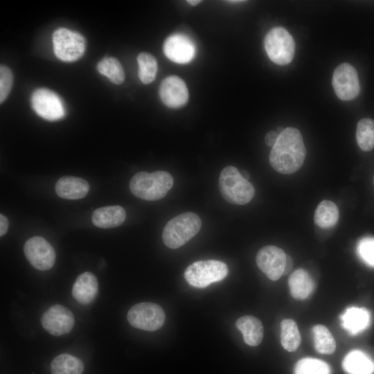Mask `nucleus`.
I'll return each mask as SVG.
<instances>
[{
	"label": "nucleus",
	"instance_id": "412c9836",
	"mask_svg": "<svg viewBox=\"0 0 374 374\" xmlns=\"http://www.w3.org/2000/svg\"><path fill=\"white\" fill-rule=\"evenodd\" d=\"M236 327L243 335L244 342L251 346L259 345L263 338V326L261 321L255 317L246 315L239 318Z\"/></svg>",
	"mask_w": 374,
	"mask_h": 374
},
{
	"label": "nucleus",
	"instance_id": "c9c22d12",
	"mask_svg": "<svg viewBox=\"0 0 374 374\" xmlns=\"http://www.w3.org/2000/svg\"><path fill=\"white\" fill-rule=\"evenodd\" d=\"M202 1L200 0H187V3L190 4V6H197Z\"/></svg>",
	"mask_w": 374,
	"mask_h": 374
},
{
	"label": "nucleus",
	"instance_id": "a878e982",
	"mask_svg": "<svg viewBox=\"0 0 374 374\" xmlns=\"http://www.w3.org/2000/svg\"><path fill=\"white\" fill-rule=\"evenodd\" d=\"M314 346L316 350L321 354H332L336 348L335 340L324 326L318 324L312 328Z\"/></svg>",
	"mask_w": 374,
	"mask_h": 374
},
{
	"label": "nucleus",
	"instance_id": "f8f14e48",
	"mask_svg": "<svg viewBox=\"0 0 374 374\" xmlns=\"http://www.w3.org/2000/svg\"><path fill=\"white\" fill-rule=\"evenodd\" d=\"M258 268L271 280H276L283 274L286 263L284 251L273 245L262 247L256 257Z\"/></svg>",
	"mask_w": 374,
	"mask_h": 374
},
{
	"label": "nucleus",
	"instance_id": "aec40b11",
	"mask_svg": "<svg viewBox=\"0 0 374 374\" xmlns=\"http://www.w3.org/2000/svg\"><path fill=\"white\" fill-rule=\"evenodd\" d=\"M342 367L348 374H373L374 362L359 350L349 352L344 358Z\"/></svg>",
	"mask_w": 374,
	"mask_h": 374
},
{
	"label": "nucleus",
	"instance_id": "ddd939ff",
	"mask_svg": "<svg viewBox=\"0 0 374 374\" xmlns=\"http://www.w3.org/2000/svg\"><path fill=\"white\" fill-rule=\"evenodd\" d=\"M41 323L51 335L60 336L71 330L74 325V317L68 308L56 304L44 313Z\"/></svg>",
	"mask_w": 374,
	"mask_h": 374
},
{
	"label": "nucleus",
	"instance_id": "bb28decb",
	"mask_svg": "<svg viewBox=\"0 0 374 374\" xmlns=\"http://www.w3.org/2000/svg\"><path fill=\"white\" fill-rule=\"evenodd\" d=\"M356 139L359 147L365 152L374 147V120L369 118L361 119L357 126Z\"/></svg>",
	"mask_w": 374,
	"mask_h": 374
},
{
	"label": "nucleus",
	"instance_id": "39448f33",
	"mask_svg": "<svg viewBox=\"0 0 374 374\" xmlns=\"http://www.w3.org/2000/svg\"><path fill=\"white\" fill-rule=\"evenodd\" d=\"M228 272L226 265L215 260L197 261L190 265L184 272L186 281L192 286L204 288L211 283L224 279Z\"/></svg>",
	"mask_w": 374,
	"mask_h": 374
},
{
	"label": "nucleus",
	"instance_id": "6e6552de",
	"mask_svg": "<svg viewBox=\"0 0 374 374\" xmlns=\"http://www.w3.org/2000/svg\"><path fill=\"white\" fill-rule=\"evenodd\" d=\"M127 319L130 324L136 328L154 331L163 325L165 313L157 304L140 303L130 309Z\"/></svg>",
	"mask_w": 374,
	"mask_h": 374
},
{
	"label": "nucleus",
	"instance_id": "7ed1b4c3",
	"mask_svg": "<svg viewBox=\"0 0 374 374\" xmlns=\"http://www.w3.org/2000/svg\"><path fill=\"white\" fill-rule=\"evenodd\" d=\"M201 226V220L196 213H181L169 220L165 226L162 233L163 243L170 249H177L192 239Z\"/></svg>",
	"mask_w": 374,
	"mask_h": 374
},
{
	"label": "nucleus",
	"instance_id": "b1692460",
	"mask_svg": "<svg viewBox=\"0 0 374 374\" xmlns=\"http://www.w3.org/2000/svg\"><path fill=\"white\" fill-rule=\"evenodd\" d=\"M51 369L52 374H82L84 364L77 357L64 353L53 359Z\"/></svg>",
	"mask_w": 374,
	"mask_h": 374
},
{
	"label": "nucleus",
	"instance_id": "9b49d317",
	"mask_svg": "<svg viewBox=\"0 0 374 374\" xmlns=\"http://www.w3.org/2000/svg\"><path fill=\"white\" fill-rule=\"evenodd\" d=\"M27 260L37 269L44 271L55 264V252L51 244L44 238L34 236L28 239L24 247Z\"/></svg>",
	"mask_w": 374,
	"mask_h": 374
},
{
	"label": "nucleus",
	"instance_id": "6ab92c4d",
	"mask_svg": "<svg viewBox=\"0 0 374 374\" xmlns=\"http://www.w3.org/2000/svg\"><path fill=\"white\" fill-rule=\"evenodd\" d=\"M125 217V211L122 206H109L95 210L92 214L91 220L96 226L109 229L122 224Z\"/></svg>",
	"mask_w": 374,
	"mask_h": 374
},
{
	"label": "nucleus",
	"instance_id": "0eeeda50",
	"mask_svg": "<svg viewBox=\"0 0 374 374\" xmlns=\"http://www.w3.org/2000/svg\"><path fill=\"white\" fill-rule=\"evenodd\" d=\"M53 44L56 57L64 62L78 60L85 51V39L83 36L65 28L55 30Z\"/></svg>",
	"mask_w": 374,
	"mask_h": 374
},
{
	"label": "nucleus",
	"instance_id": "9d476101",
	"mask_svg": "<svg viewBox=\"0 0 374 374\" xmlns=\"http://www.w3.org/2000/svg\"><path fill=\"white\" fill-rule=\"evenodd\" d=\"M332 84L336 96L342 100H353L360 91L357 71L348 63L341 64L335 69Z\"/></svg>",
	"mask_w": 374,
	"mask_h": 374
},
{
	"label": "nucleus",
	"instance_id": "e433bc0d",
	"mask_svg": "<svg viewBox=\"0 0 374 374\" xmlns=\"http://www.w3.org/2000/svg\"><path fill=\"white\" fill-rule=\"evenodd\" d=\"M241 175L246 180L249 181V174L245 170H242V172H240Z\"/></svg>",
	"mask_w": 374,
	"mask_h": 374
},
{
	"label": "nucleus",
	"instance_id": "58836bf2",
	"mask_svg": "<svg viewBox=\"0 0 374 374\" xmlns=\"http://www.w3.org/2000/svg\"><path fill=\"white\" fill-rule=\"evenodd\" d=\"M226 2H229L231 3H238L240 2H244V1H226Z\"/></svg>",
	"mask_w": 374,
	"mask_h": 374
},
{
	"label": "nucleus",
	"instance_id": "4c0bfd02",
	"mask_svg": "<svg viewBox=\"0 0 374 374\" xmlns=\"http://www.w3.org/2000/svg\"><path fill=\"white\" fill-rule=\"evenodd\" d=\"M283 130L284 129L282 127H278L276 129V133L279 135L283 132Z\"/></svg>",
	"mask_w": 374,
	"mask_h": 374
},
{
	"label": "nucleus",
	"instance_id": "393cba45",
	"mask_svg": "<svg viewBox=\"0 0 374 374\" xmlns=\"http://www.w3.org/2000/svg\"><path fill=\"white\" fill-rule=\"evenodd\" d=\"M301 340L296 322L291 319H283L280 323V343L283 348L293 352L299 348Z\"/></svg>",
	"mask_w": 374,
	"mask_h": 374
},
{
	"label": "nucleus",
	"instance_id": "f257e3e1",
	"mask_svg": "<svg viewBox=\"0 0 374 374\" xmlns=\"http://www.w3.org/2000/svg\"><path fill=\"white\" fill-rule=\"evenodd\" d=\"M306 155L302 135L294 127H287L278 135L269 154V163L278 172L289 175L303 164Z\"/></svg>",
	"mask_w": 374,
	"mask_h": 374
},
{
	"label": "nucleus",
	"instance_id": "c756f323",
	"mask_svg": "<svg viewBox=\"0 0 374 374\" xmlns=\"http://www.w3.org/2000/svg\"><path fill=\"white\" fill-rule=\"evenodd\" d=\"M294 374H330V368L325 362L314 358H303L294 367Z\"/></svg>",
	"mask_w": 374,
	"mask_h": 374
},
{
	"label": "nucleus",
	"instance_id": "4be33fe9",
	"mask_svg": "<svg viewBox=\"0 0 374 374\" xmlns=\"http://www.w3.org/2000/svg\"><path fill=\"white\" fill-rule=\"evenodd\" d=\"M288 285L291 295L297 300L308 297L314 286L309 274L303 269H296L290 275Z\"/></svg>",
	"mask_w": 374,
	"mask_h": 374
},
{
	"label": "nucleus",
	"instance_id": "4468645a",
	"mask_svg": "<svg viewBox=\"0 0 374 374\" xmlns=\"http://www.w3.org/2000/svg\"><path fill=\"white\" fill-rule=\"evenodd\" d=\"M166 56L172 62L185 64L191 61L195 53V47L191 39L183 34L169 36L163 44Z\"/></svg>",
	"mask_w": 374,
	"mask_h": 374
},
{
	"label": "nucleus",
	"instance_id": "cd10ccee",
	"mask_svg": "<svg viewBox=\"0 0 374 374\" xmlns=\"http://www.w3.org/2000/svg\"><path fill=\"white\" fill-rule=\"evenodd\" d=\"M98 71L107 77L111 82L120 84L125 79L123 69L119 61L113 57H107L101 60L97 65Z\"/></svg>",
	"mask_w": 374,
	"mask_h": 374
},
{
	"label": "nucleus",
	"instance_id": "a211bd4d",
	"mask_svg": "<svg viewBox=\"0 0 374 374\" xmlns=\"http://www.w3.org/2000/svg\"><path fill=\"white\" fill-rule=\"evenodd\" d=\"M57 195L64 199L83 198L89 190L88 182L80 177L65 176L60 178L55 187Z\"/></svg>",
	"mask_w": 374,
	"mask_h": 374
},
{
	"label": "nucleus",
	"instance_id": "ea45409f",
	"mask_svg": "<svg viewBox=\"0 0 374 374\" xmlns=\"http://www.w3.org/2000/svg\"><path fill=\"white\" fill-rule=\"evenodd\" d=\"M373 186H374V176H373Z\"/></svg>",
	"mask_w": 374,
	"mask_h": 374
},
{
	"label": "nucleus",
	"instance_id": "473e14b6",
	"mask_svg": "<svg viewBox=\"0 0 374 374\" xmlns=\"http://www.w3.org/2000/svg\"><path fill=\"white\" fill-rule=\"evenodd\" d=\"M278 137V134L275 131H269L267 133L265 137V141L267 145L269 147H273Z\"/></svg>",
	"mask_w": 374,
	"mask_h": 374
},
{
	"label": "nucleus",
	"instance_id": "423d86ee",
	"mask_svg": "<svg viewBox=\"0 0 374 374\" xmlns=\"http://www.w3.org/2000/svg\"><path fill=\"white\" fill-rule=\"evenodd\" d=\"M264 44L269 59L275 64L285 65L292 62L295 43L285 28L280 26L271 28L265 37Z\"/></svg>",
	"mask_w": 374,
	"mask_h": 374
},
{
	"label": "nucleus",
	"instance_id": "72a5a7b5",
	"mask_svg": "<svg viewBox=\"0 0 374 374\" xmlns=\"http://www.w3.org/2000/svg\"><path fill=\"white\" fill-rule=\"evenodd\" d=\"M8 221L3 214L0 215V235L3 236L8 231Z\"/></svg>",
	"mask_w": 374,
	"mask_h": 374
},
{
	"label": "nucleus",
	"instance_id": "20e7f679",
	"mask_svg": "<svg viewBox=\"0 0 374 374\" xmlns=\"http://www.w3.org/2000/svg\"><path fill=\"white\" fill-rule=\"evenodd\" d=\"M219 188L223 198L233 204L243 205L253 197V185L234 166L224 168L219 177Z\"/></svg>",
	"mask_w": 374,
	"mask_h": 374
},
{
	"label": "nucleus",
	"instance_id": "2eb2a0df",
	"mask_svg": "<svg viewBox=\"0 0 374 374\" xmlns=\"http://www.w3.org/2000/svg\"><path fill=\"white\" fill-rule=\"evenodd\" d=\"M159 96L168 107L177 108L184 105L188 98V91L183 80L175 75L168 76L161 83Z\"/></svg>",
	"mask_w": 374,
	"mask_h": 374
},
{
	"label": "nucleus",
	"instance_id": "7c9ffc66",
	"mask_svg": "<svg viewBox=\"0 0 374 374\" xmlns=\"http://www.w3.org/2000/svg\"><path fill=\"white\" fill-rule=\"evenodd\" d=\"M357 251L366 264L374 267V238H365L361 240L357 246Z\"/></svg>",
	"mask_w": 374,
	"mask_h": 374
},
{
	"label": "nucleus",
	"instance_id": "f704fd0d",
	"mask_svg": "<svg viewBox=\"0 0 374 374\" xmlns=\"http://www.w3.org/2000/svg\"><path fill=\"white\" fill-rule=\"evenodd\" d=\"M292 267H293L292 259L289 255L286 254V263H285L283 274H287L292 269Z\"/></svg>",
	"mask_w": 374,
	"mask_h": 374
},
{
	"label": "nucleus",
	"instance_id": "c85d7f7f",
	"mask_svg": "<svg viewBox=\"0 0 374 374\" xmlns=\"http://www.w3.org/2000/svg\"><path fill=\"white\" fill-rule=\"evenodd\" d=\"M139 77L144 84L152 82L157 71V62L153 55L148 53H141L137 57Z\"/></svg>",
	"mask_w": 374,
	"mask_h": 374
},
{
	"label": "nucleus",
	"instance_id": "1a4fd4ad",
	"mask_svg": "<svg viewBox=\"0 0 374 374\" xmlns=\"http://www.w3.org/2000/svg\"><path fill=\"white\" fill-rule=\"evenodd\" d=\"M31 105L39 116L48 121H57L65 115L62 100L48 89H36L31 96Z\"/></svg>",
	"mask_w": 374,
	"mask_h": 374
},
{
	"label": "nucleus",
	"instance_id": "2f4dec72",
	"mask_svg": "<svg viewBox=\"0 0 374 374\" xmlns=\"http://www.w3.org/2000/svg\"><path fill=\"white\" fill-rule=\"evenodd\" d=\"M13 77L9 68L4 65L0 67V102L7 98L12 84Z\"/></svg>",
	"mask_w": 374,
	"mask_h": 374
},
{
	"label": "nucleus",
	"instance_id": "f03ea898",
	"mask_svg": "<svg viewBox=\"0 0 374 374\" xmlns=\"http://www.w3.org/2000/svg\"><path fill=\"white\" fill-rule=\"evenodd\" d=\"M172 185L173 178L166 171L139 172L131 179L130 189L139 198L154 201L164 197Z\"/></svg>",
	"mask_w": 374,
	"mask_h": 374
},
{
	"label": "nucleus",
	"instance_id": "f3484780",
	"mask_svg": "<svg viewBox=\"0 0 374 374\" xmlns=\"http://www.w3.org/2000/svg\"><path fill=\"white\" fill-rule=\"evenodd\" d=\"M98 290L97 278L92 273L86 271L77 278L73 286L72 295L78 303L87 305L95 299Z\"/></svg>",
	"mask_w": 374,
	"mask_h": 374
},
{
	"label": "nucleus",
	"instance_id": "5701e85b",
	"mask_svg": "<svg viewBox=\"0 0 374 374\" xmlns=\"http://www.w3.org/2000/svg\"><path fill=\"white\" fill-rule=\"evenodd\" d=\"M339 219V209L337 205L330 200H323L317 206L314 215V223L323 229L334 226Z\"/></svg>",
	"mask_w": 374,
	"mask_h": 374
},
{
	"label": "nucleus",
	"instance_id": "dca6fc26",
	"mask_svg": "<svg viewBox=\"0 0 374 374\" xmlns=\"http://www.w3.org/2000/svg\"><path fill=\"white\" fill-rule=\"evenodd\" d=\"M342 328L350 335H357L371 324V314L364 308L350 307L340 316Z\"/></svg>",
	"mask_w": 374,
	"mask_h": 374
}]
</instances>
